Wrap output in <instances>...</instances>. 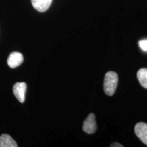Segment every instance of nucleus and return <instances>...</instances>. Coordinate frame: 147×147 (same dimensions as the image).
I'll return each mask as SVG.
<instances>
[{
	"label": "nucleus",
	"instance_id": "1",
	"mask_svg": "<svg viewBox=\"0 0 147 147\" xmlns=\"http://www.w3.org/2000/svg\"><path fill=\"white\" fill-rule=\"evenodd\" d=\"M118 84V75L114 71H108L104 77V90L107 95L112 96L117 89Z\"/></svg>",
	"mask_w": 147,
	"mask_h": 147
},
{
	"label": "nucleus",
	"instance_id": "2",
	"mask_svg": "<svg viewBox=\"0 0 147 147\" xmlns=\"http://www.w3.org/2000/svg\"><path fill=\"white\" fill-rule=\"evenodd\" d=\"M26 90L27 84L25 82H16L13 86L14 96L21 103L25 102Z\"/></svg>",
	"mask_w": 147,
	"mask_h": 147
},
{
	"label": "nucleus",
	"instance_id": "3",
	"mask_svg": "<svg viewBox=\"0 0 147 147\" xmlns=\"http://www.w3.org/2000/svg\"><path fill=\"white\" fill-rule=\"evenodd\" d=\"M82 129L84 132L89 134L95 133L97 130V124L94 114H90L85 119L82 126Z\"/></svg>",
	"mask_w": 147,
	"mask_h": 147
},
{
	"label": "nucleus",
	"instance_id": "4",
	"mask_svg": "<svg viewBox=\"0 0 147 147\" xmlns=\"http://www.w3.org/2000/svg\"><path fill=\"white\" fill-rule=\"evenodd\" d=\"M23 62V56L19 52H12L8 56L7 63L11 68H16L21 65Z\"/></svg>",
	"mask_w": 147,
	"mask_h": 147
},
{
	"label": "nucleus",
	"instance_id": "5",
	"mask_svg": "<svg viewBox=\"0 0 147 147\" xmlns=\"http://www.w3.org/2000/svg\"><path fill=\"white\" fill-rule=\"evenodd\" d=\"M136 135L144 144L147 145V124L145 123H138L134 128Z\"/></svg>",
	"mask_w": 147,
	"mask_h": 147
},
{
	"label": "nucleus",
	"instance_id": "6",
	"mask_svg": "<svg viewBox=\"0 0 147 147\" xmlns=\"http://www.w3.org/2000/svg\"><path fill=\"white\" fill-rule=\"evenodd\" d=\"M33 7L40 12H46L52 3L53 0H31Z\"/></svg>",
	"mask_w": 147,
	"mask_h": 147
},
{
	"label": "nucleus",
	"instance_id": "7",
	"mask_svg": "<svg viewBox=\"0 0 147 147\" xmlns=\"http://www.w3.org/2000/svg\"><path fill=\"white\" fill-rule=\"evenodd\" d=\"M18 144L10 135L3 134L0 136V147H17Z\"/></svg>",
	"mask_w": 147,
	"mask_h": 147
},
{
	"label": "nucleus",
	"instance_id": "8",
	"mask_svg": "<svg viewBox=\"0 0 147 147\" xmlns=\"http://www.w3.org/2000/svg\"><path fill=\"white\" fill-rule=\"evenodd\" d=\"M138 80L141 85L147 89V68H141L137 73Z\"/></svg>",
	"mask_w": 147,
	"mask_h": 147
},
{
	"label": "nucleus",
	"instance_id": "9",
	"mask_svg": "<svg viewBox=\"0 0 147 147\" xmlns=\"http://www.w3.org/2000/svg\"><path fill=\"white\" fill-rule=\"evenodd\" d=\"M139 47L144 52H147V40H142L138 42Z\"/></svg>",
	"mask_w": 147,
	"mask_h": 147
},
{
	"label": "nucleus",
	"instance_id": "10",
	"mask_svg": "<svg viewBox=\"0 0 147 147\" xmlns=\"http://www.w3.org/2000/svg\"><path fill=\"white\" fill-rule=\"evenodd\" d=\"M111 146L112 147H123L122 144H119V143H117V142H115V143H113V144H111Z\"/></svg>",
	"mask_w": 147,
	"mask_h": 147
}]
</instances>
